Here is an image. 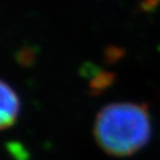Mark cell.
Wrapping results in <instances>:
<instances>
[{
  "label": "cell",
  "instance_id": "1",
  "mask_svg": "<svg viewBox=\"0 0 160 160\" xmlns=\"http://www.w3.org/2000/svg\"><path fill=\"white\" fill-rule=\"evenodd\" d=\"M93 135L98 146L108 155H133L147 145L151 136L147 106L133 102L105 106L96 117Z\"/></svg>",
  "mask_w": 160,
  "mask_h": 160
},
{
  "label": "cell",
  "instance_id": "2",
  "mask_svg": "<svg viewBox=\"0 0 160 160\" xmlns=\"http://www.w3.org/2000/svg\"><path fill=\"white\" fill-rule=\"evenodd\" d=\"M1 110H0V128H10L18 118L20 101L15 90L6 81H1Z\"/></svg>",
  "mask_w": 160,
  "mask_h": 160
}]
</instances>
